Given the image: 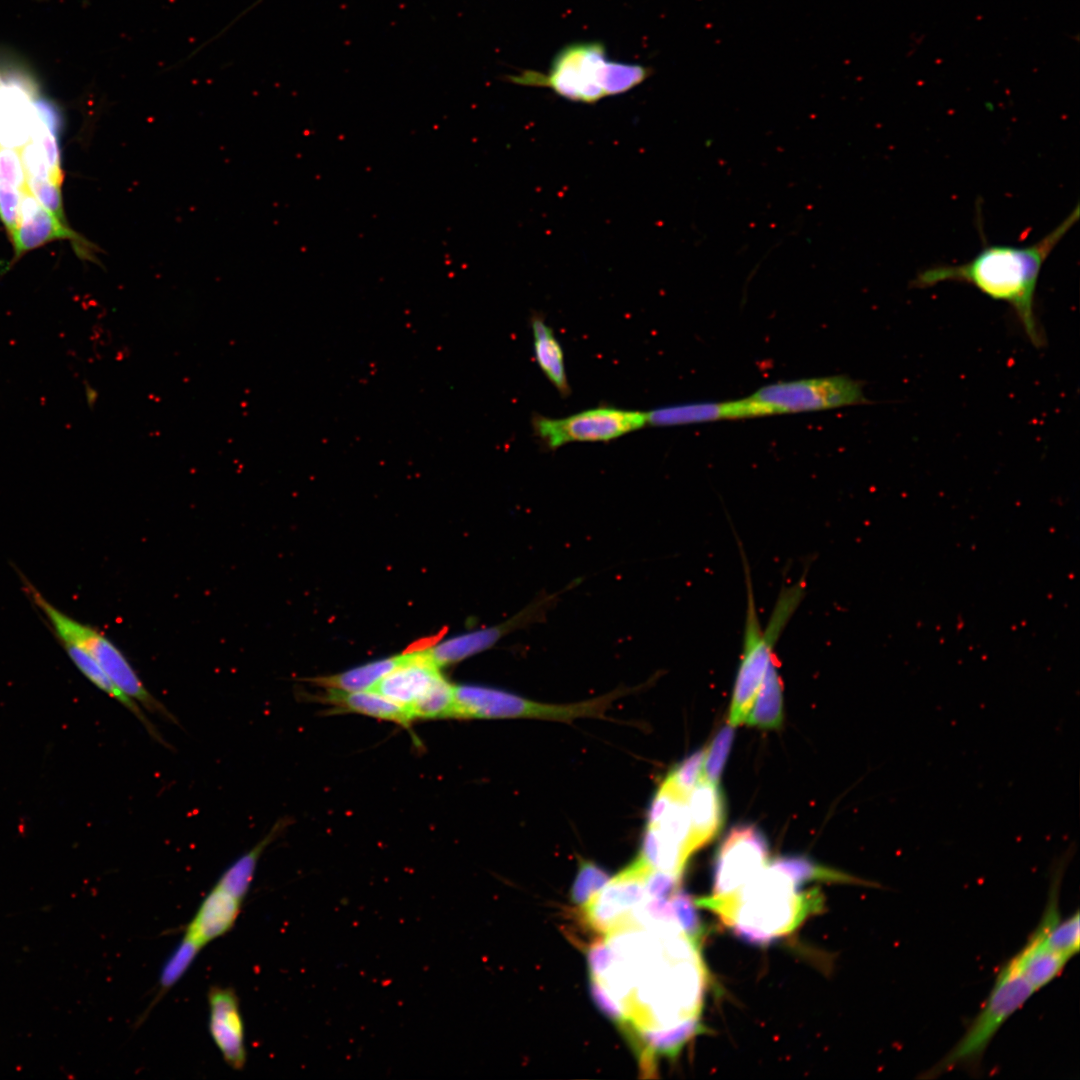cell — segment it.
<instances>
[{
    "label": "cell",
    "instance_id": "6da1fadb",
    "mask_svg": "<svg viewBox=\"0 0 1080 1080\" xmlns=\"http://www.w3.org/2000/svg\"><path fill=\"white\" fill-rule=\"evenodd\" d=\"M1080 217L1079 204L1053 230L1028 246L989 245L971 260L958 265H935L911 282L914 288H930L941 282H961L986 296L1009 304L1030 342L1041 347L1044 336L1035 316V293L1041 268L1056 245Z\"/></svg>",
    "mask_w": 1080,
    "mask_h": 1080
},
{
    "label": "cell",
    "instance_id": "7a4b0ae2",
    "mask_svg": "<svg viewBox=\"0 0 1080 1080\" xmlns=\"http://www.w3.org/2000/svg\"><path fill=\"white\" fill-rule=\"evenodd\" d=\"M804 883L777 859L735 893L694 903L716 914L738 936L765 944L791 933L821 909L822 895L816 889L800 890Z\"/></svg>",
    "mask_w": 1080,
    "mask_h": 1080
},
{
    "label": "cell",
    "instance_id": "3957f363",
    "mask_svg": "<svg viewBox=\"0 0 1080 1080\" xmlns=\"http://www.w3.org/2000/svg\"><path fill=\"white\" fill-rule=\"evenodd\" d=\"M650 74L644 65L610 59L599 41H581L560 49L545 73L523 71L509 79L519 85L549 88L570 101L595 104L628 92Z\"/></svg>",
    "mask_w": 1080,
    "mask_h": 1080
},
{
    "label": "cell",
    "instance_id": "277c9868",
    "mask_svg": "<svg viewBox=\"0 0 1080 1080\" xmlns=\"http://www.w3.org/2000/svg\"><path fill=\"white\" fill-rule=\"evenodd\" d=\"M741 556L745 572L747 604L743 631V649L732 695L729 724L745 722L763 680L774 647L786 625L798 608L806 589L805 576L780 591L767 626L759 621L749 564L743 548Z\"/></svg>",
    "mask_w": 1080,
    "mask_h": 1080
},
{
    "label": "cell",
    "instance_id": "5b68a950",
    "mask_svg": "<svg viewBox=\"0 0 1080 1080\" xmlns=\"http://www.w3.org/2000/svg\"><path fill=\"white\" fill-rule=\"evenodd\" d=\"M25 591L50 623L61 642L75 644L88 652L114 684L147 711L177 724L175 716L145 687L122 651L102 632L60 611L25 578Z\"/></svg>",
    "mask_w": 1080,
    "mask_h": 1080
},
{
    "label": "cell",
    "instance_id": "8992f818",
    "mask_svg": "<svg viewBox=\"0 0 1080 1080\" xmlns=\"http://www.w3.org/2000/svg\"><path fill=\"white\" fill-rule=\"evenodd\" d=\"M1036 992L1010 959L997 975L983 1008L955 1046L927 1077H937L958 1067L976 1065L1001 1026Z\"/></svg>",
    "mask_w": 1080,
    "mask_h": 1080
},
{
    "label": "cell",
    "instance_id": "52a82bcc",
    "mask_svg": "<svg viewBox=\"0 0 1080 1080\" xmlns=\"http://www.w3.org/2000/svg\"><path fill=\"white\" fill-rule=\"evenodd\" d=\"M629 690L617 689L609 694L586 701L567 704H546L514 693L481 685H454V718H537L571 721L581 717H600L608 706Z\"/></svg>",
    "mask_w": 1080,
    "mask_h": 1080
},
{
    "label": "cell",
    "instance_id": "ba28073f",
    "mask_svg": "<svg viewBox=\"0 0 1080 1080\" xmlns=\"http://www.w3.org/2000/svg\"><path fill=\"white\" fill-rule=\"evenodd\" d=\"M763 416L867 403L862 384L847 376L777 382L758 389L749 396Z\"/></svg>",
    "mask_w": 1080,
    "mask_h": 1080
},
{
    "label": "cell",
    "instance_id": "9c48e42d",
    "mask_svg": "<svg viewBox=\"0 0 1080 1080\" xmlns=\"http://www.w3.org/2000/svg\"><path fill=\"white\" fill-rule=\"evenodd\" d=\"M647 425L645 412L600 406L563 417L536 415L532 428L546 448L571 442H608Z\"/></svg>",
    "mask_w": 1080,
    "mask_h": 1080
},
{
    "label": "cell",
    "instance_id": "30bf717a",
    "mask_svg": "<svg viewBox=\"0 0 1080 1080\" xmlns=\"http://www.w3.org/2000/svg\"><path fill=\"white\" fill-rule=\"evenodd\" d=\"M639 857L594 894L581 908L593 931L607 935L630 927L632 911L647 897L644 880L651 870Z\"/></svg>",
    "mask_w": 1080,
    "mask_h": 1080
},
{
    "label": "cell",
    "instance_id": "8fae6325",
    "mask_svg": "<svg viewBox=\"0 0 1080 1080\" xmlns=\"http://www.w3.org/2000/svg\"><path fill=\"white\" fill-rule=\"evenodd\" d=\"M768 844L752 825L730 830L716 857L711 897L722 898L739 890L768 864Z\"/></svg>",
    "mask_w": 1080,
    "mask_h": 1080
},
{
    "label": "cell",
    "instance_id": "7c38bea8",
    "mask_svg": "<svg viewBox=\"0 0 1080 1080\" xmlns=\"http://www.w3.org/2000/svg\"><path fill=\"white\" fill-rule=\"evenodd\" d=\"M558 593H543L526 607L500 624L463 633L426 649L431 659L440 668L460 662L470 656L493 647L508 634L542 622L554 603Z\"/></svg>",
    "mask_w": 1080,
    "mask_h": 1080
},
{
    "label": "cell",
    "instance_id": "4fadbf2b",
    "mask_svg": "<svg viewBox=\"0 0 1080 1080\" xmlns=\"http://www.w3.org/2000/svg\"><path fill=\"white\" fill-rule=\"evenodd\" d=\"M209 1022L212 1040L225 1063L241 1071L247 1059L244 1025L239 999L230 987L212 986L208 991Z\"/></svg>",
    "mask_w": 1080,
    "mask_h": 1080
},
{
    "label": "cell",
    "instance_id": "5bb4252c",
    "mask_svg": "<svg viewBox=\"0 0 1080 1080\" xmlns=\"http://www.w3.org/2000/svg\"><path fill=\"white\" fill-rule=\"evenodd\" d=\"M441 675L426 649H415L402 654L401 663L372 690L409 710Z\"/></svg>",
    "mask_w": 1080,
    "mask_h": 1080
},
{
    "label": "cell",
    "instance_id": "9a60e30c",
    "mask_svg": "<svg viewBox=\"0 0 1080 1080\" xmlns=\"http://www.w3.org/2000/svg\"><path fill=\"white\" fill-rule=\"evenodd\" d=\"M763 416L749 397L725 402L689 403L656 408L646 412L647 425L675 426L722 419Z\"/></svg>",
    "mask_w": 1080,
    "mask_h": 1080
},
{
    "label": "cell",
    "instance_id": "2e32d148",
    "mask_svg": "<svg viewBox=\"0 0 1080 1080\" xmlns=\"http://www.w3.org/2000/svg\"><path fill=\"white\" fill-rule=\"evenodd\" d=\"M689 848L693 854L709 843L724 822V803L718 784L702 777L687 796Z\"/></svg>",
    "mask_w": 1080,
    "mask_h": 1080
},
{
    "label": "cell",
    "instance_id": "e0dca14e",
    "mask_svg": "<svg viewBox=\"0 0 1080 1080\" xmlns=\"http://www.w3.org/2000/svg\"><path fill=\"white\" fill-rule=\"evenodd\" d=\"M242 901L217 886L209 891L185 928L184 935L203 947L224 936L238 919Z\"/></svg>",
    "mask_w": 1080,
    "mask_h": 1080
},
{
    "label": "cell",
    "instance_id": "ac0fdd59",
    "mask_svg": "<svg viewBox=\"0 0 1080 1080\" xmlns=\"http://www.w3.org/2000/svg\"><path fill=\"white\" fill-rule=\"evenodd\" d=\"M12 239L17 257L48 241L69 239L73 242L81 257L95 261L94 257L89 253V243L81 239L79 235L41 205L32 216L20 221L19 227L12 235Z\"/></svg>",
    "mask_w": 1080,
    "mask_h": 1080
},
{
    "label": "cell",
    "instance_id": "d6986e66",
    "mask_svg": "<svg viewBox=\"0 0 1080 1080\" xmlns=\"http://www.w3.org/2000/svg\"><path fill=\"white\" fill-rule=\"evenodd\" d=\"M64 649L66 650L69 658L73 661L74 665L80 670V672L97 688L108 694L111 698L118 701L123 705L130 713H132L136 719L144 726L149 735L162 745H166L163 737L155 727V725L149 720L139 704L132 698L124 694L105 673L102 667L96 662V660L81 647L69 643L62 642Z\"/></svg>",
    "mask_w": 1080,
    "mask_h": 1080
},
{
    "label": "cell",
    "instance_id": "ffe728a7",
    "mask_svg": "<svg viewBox=\"0 0 1080 1080\" xmlns=\"http://www.w3.org/2000/svg\"><path fill=\"white\" fill-rule=\"evenodd\" d=\"M745 722L762 729H777L783 722V683L775 652L771 655L763 680Z\"/></svg>",
    "mask_w": 1080,
    "mask_h": 1080
},
{
    "label": "cell",
    "instance_id": "44dd1931",
    "mask_svg": "<svg viewBox=\"0 0 1080 1080\" xmlns=\"http://www.w3.org/2000/svg\"><path fill=\"white\" fill-rule=\"evenodd\" d=\"M327 690L324 697L325 701L343 710L392 721L403 726H407L413 720L408 709L376 691L342 692Z\"/></svg>",
    "mask_w": 1080,
    "mask_h": 1080
},
{
    "label": "cell",
    "instance_id": "7402d4cb",
    "mask_svg": "<svg viewBox=\"0 0 1080 1080\" xmlns=\"http://www.w3.org/2000/svg\"><path fill=\"white\" fill-rule=\"evenodd\" d=\"M533 352L536 363L547 379L562 396H567L570 387L567 379L564 354L553 329L545 320L535 315L531 318Z\"/></svg>",
    "mask_w": 1080,
    "mask_h": 1080
},
{
    "label": "cell",
    "instance_id": "603a6c76",
    "mask_svg": "<svg viewBox=\"0 0 1080 1080\" xmlns=\"http://www.w3.org/2000/svg\"><path fill=\"white\" fill-rule=\"evenodd\" d=\"M1012 960L1035 991L1058 976L1069 961L1047 947L1034 933Z\"/></svg>",
    "mask_w": 1080,
    "mask_h": 1080
},
{
    "label": "cell",
    "instance_id": "cb8c5ba5",
    "mask_svg": "<svg viewBox=\"0 0 1080 1080\" xmlns=\"http://www.w3.org/2000/svg\"><path fill=\"white\" fill-rule=\"evenodd\" d=\"M285 824L281 820L275 823L265 837L223 872L215 886L243 902L250 889L261 855L283 830Z\"/></svg>",
    "mask_w": 1080,
    "mask_h": 1080
},
{
    "label": "cell",
    "instance_id": "d4e9b609",
    "mask_svg": "<svg viewBox=\"0 0 1080 1080\" xmlns=\"http://www.w3.org/2000/svg\"><path fill=\"white\" fill-rule=\"evenodd\" d=\"M402 661V654L375 660L339 674L313 678L310 681L326 689L342 692L372 690L373 687Z\"/></svg>",
    "mask_w": 1080,
    "mask_h": 1080
},
{
    "label": "cell",
    "instance_id": "484cf974",
    "mask_svg": "<svg viewBox=\"0 0 1080 1080\" xmlns=\"http://www.w3.org/2000/svg\"><path fill=\"white\" fill-rule=\"evenodd\" d=\"M409 711L413 719L454 718V685L441 675L410 707Z\"/></svg>",
    "mask_w": 1080,
    "mask_h": 1080
},
{
    "label": "cell",
    "instance_id": "4316f807",
    "mask_svg": "<svg viewBox=\"0 0 1080 1080\" xmlns=\"http://www.w3.org/2000/svg\"><path fill=\"white\" fill-rule=\"evenodd\" d=\"M203 948L195 940L183 935L174 952L165 962L159 978L158 993L153 1001L154 1006L186 973L201 949Z\"/></svg>",
    "mask_w": 1080,
    "mask_h": 1080
},
{
    "label": "cell",
    "instance_id": "83f0119b",
    "mask_svg": "<svg viewBox=\"0 0 1080 1080\" xmlns=\"http://www.w3.org/2000/svg\"><path fill=\"white\" fill-rule=\"evenodd\" d=\"M610 879L600 866L590 860H582L570 891L574 904L583 906Z\"/></svg>",
    "mask_w": 1080,
    "mask_h": 1080
},
{
    "label": "cell",
    "instance_id": "f1b7e54d",
    "mask_svg": "<svg viewBox=\"0 0 1080 1080\" xmlns=\"http://www.w3.org/2000/svg\"><path fill=\"white\" fill-rule=\"evenodd\" d=\"M733 737L734 730L733 726L730 724L723 727L716 734L709 748L705 750L700 777L718 784L732 745Z\"/></svg>",
    "mask_w": 1080,
    "mask_h": 1080
},
{
    "label": "cell",
    "instance_id": "f546056e",
    "mask_svg": "<svg viewBox=\"0 0 1080 1080\" xmlns=\"http://www.w3.org/2000/svg\"><path fill=\"white\" fill-rule=\"evenodd\" d=\"M704 756L705 750L694 752L674 768L664 782L678 795L687 798L701 776Z\"/></svg>",
    "mask_w": 1080,
    "mask_h": 1080
},
{
    "label": "cell",
    "instance_id": "4dcf8cb0",
    "mask_svg": "<svg viewBox=\"0 0 1080 1080\" xmlns=\"http://www.w3.org/2000/svg\"><path fill=\"white\" fill-rule=\"evenodd\" d=\"M26 186L43 208L65 222L59 185L51 180L27 177Z\"/></svg>",
    "mask_w": 1080,
    "mask_h": 1080
},
{
    "label": "cell",
    "instance_id": "1f68e13d",
    "mask_svg": "<svg viewBox=\"0 0 1080 1080\" xmlns=\"http://www.w3.org/2000/svg\"><path fill=\"white\" fill-rule=\"evenodd\" d=\"M22 190L0 183V219L7 227L11 237L20 224V203Z\"/></svg>",
    "mask_w": 1080,
    "mask_h": 1080
},
{
    "label": "cell",
    "instance_id": "d6a6232c",
    "mask_svg": "<svg viewBox=\"0 0 1080 1080\" xmlns=\"http://www.w3.org/2000/svg\"><path fill=\"white\" fill-rule=\"evenodd\" d=\"M27 174L20 155L13 148L0 146V183L24 189Z\"/></svg>",
    "mask_w": 1080,
    "mask_h": 1080
},
{
    "label": "cell",
    "instance_id": "836d02e7",
    "mask_svg": "<svg viewBox=\"0 0 1080 1080\" xmlns=\"http://www.w3.org/2000/svg\"><path fill=\"white\" fill-rule=\"evenodd\" d=\"M27 177L51 180L49 167L40 144L30 140L22 147L20 155Z\"/></svg>",
    "mask_w": 1080,
    "mask_h": 1080
},
{
    "label": "cell",
    "instance_id": "e575fe53",
    "mask_svg": "<svg viewBox=\"0 0 1080 1080\" xmlns=\"http://www.w3.org/2000/svg\"><path fill=\"white\" fill-rule=\"evenodd\" d=\"M590 986L593 1001L600 1011L617 1025L623 1027L626 1018L620 1003L607 993L596 981L590 979Z\"/></svg>",
    "mask_w": 1080,
    "mask_h": 1080
},
{
    "label": "cell",
    "instance_id": "d590c367",
    "mask_svg": "<svg viewBox=\"0 0 1080 1080\" xmlns=\"http://www.w3.org/2000/svg\"><path fill=\"white\" fill-rule=\"evenodd\" d=\"M84 395L88 408L93 410L98 400V391L87 381H84Z\"/></svg>",
    "mask_w": 1080,
    "mask_h": 1080
}]
</instances>
